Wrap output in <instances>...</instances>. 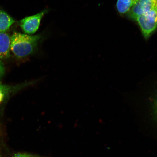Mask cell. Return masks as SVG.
Masks as SVG:
<instances>
[{
	"instance_id": "7",
	"label": "cell",
	"mask_w": 157,
	"mask_h": 157,
	"mask_svg": "<svg viewBox=\"0 0 157 157\" xmlns=\"http://www.w3.org/2000/svg\"><path fill=\"white\" fill-rule=\"evenodd\" d=\"M139 0H117V7L118 11L121 14H124L130 11Z\"/></svg>"
},
{
	"instance_id": "1",
	"label": "cell",
	"mask_w": 157,
	"mask_h": 157,
	"mask_svg": "<svg viewBox=\"0 0 157 157\" xmlns=\"http://www.w3.org/2000/svg\"><path fill=\"white\" fill-rule=\"evenodd\" d=\"M45 38L44 33L30 35L14 32L11 38L10 50L17 58H26L38 53Z\"/></svg>"
},
{
	"instance_id": "11",
	"label": "cell",
	"mask_w": 157,
	"mask_h": 157,
	"mask_svg": "<svg viewBox=\"0 0 157 157\" xmlns=\"http://www.w3.org/2000/svg\"><path fill=\"white\" fill-rule=\"evenodd\" d=\"M0 157H2L1 155H0Z\"/></svg>"
},
{
	"instance_id": "5",
	"label": "cell",
	"mask_w": 157,
	"mask_h": 157,
	"mask_svg": "<svg viewBox=\"0 0 157 157\" xmlns=\"http://www.w3.org/2000/svg\"><path fill=\"white\" fill-rule=\"evenodd\" d=\"M11 38L6 33H0V59L9 57L10 56Z\"/></svg>"
},
{
	"instance_id": "9",
	"label": "cell",
	"mask_w": 157,
	"mask_h": 157,
	"mask_svg": "<svg viewBox=\"0 0 157 157\" xmlns=\"http://www.w3.org/2000/svg\"><path fill=\"white\" fill-rule=\"evenodd\" d=\"M13 157H43L37 155H33L27 153H19L15 154Z\"/></svg>"
},
{
	"instance_id": "8",
	"label": "cell",
	"mask_w": 157,
	"mask_h": 157,
	"mask_svg": "<svg viewBox=\"0 0 157 157\" xmlns=\"http://www.w3.org/2000/svg\"><path fill=\"white\" fill-rule=\"evenodd\" d=\"M11 87L6 85L0 84V103L1 102L6 95L9 93Z\"/></svg>"
},
{
	"instance_id": "2",
	"label": "cell",
	"mask_w": 157,
	"mask_h": 157,
	"mask_svg": "<svg viewBox=\"0 0 157 157\" xmlns=\"http://www.w3.org/2000/svg\"><path fill=\"white\" fill-rule=\"evenodd\" d=\"M143 36L148 38L157 28V7L136 19Z\"/></svg>"
},
{
	"instance_id": "6",
	"label": "cell",
	"mask_w": 157,
	"mask_h": 157,
	"mask_svg": "<svg viewBox=\"0 0 157 157\" xmlns=\"http://www.w3.org/2000/svg\"><path fill=\"white\" fill-rule=\"evenodd\" d=\"M12 17L2 10H0V33H5L15 22Z\"/></svg>"
},
{
	"instance_id": "3",
	"label": "cell",
	"mask_w": 157,
	"mask_h": 157,
	"mask_svg": "<svg viewBox=\"0 0 157 157\" xmlns=\"http://www.w3.org/2000/svg\"><path fill=\"white\" fill-rule=\"evenodd\" d=\"M49 11L48 9H44L36 14L21 19L20 21V25L23 32L28 35L35 34L38 30L43 17Z\"/></svg>"
},
{
	"instance_id": "10",
	"label": "cell",
	"mask_w": 157,
	"mask_h": 157,
	"mask_svg": "<svg viewBox=\"0 0 157 157\" xmlns=\"http://www.w3.org/2000/svg\"><path fill=\"white\" fill-rule=\"evenodd\" d=\"M5 72V67L3 63L0 60V78L2 76Z\"/></svg>"
},
{
	"instance_id": "4",
	"label": "cell",
	"mask_w": 157,
	"mask_h": 157,
	"mask_svg": "<svg viewBox=\"0 0 157 157\" xmlns=\"http://www.w3.org/2000/svg\"><path fill=\"white\" fill-rule=\"evenodd\" d=\"M157 7V0H139L128 13L129 17L136 19Z\"/></svg>"
}]
</instances>
